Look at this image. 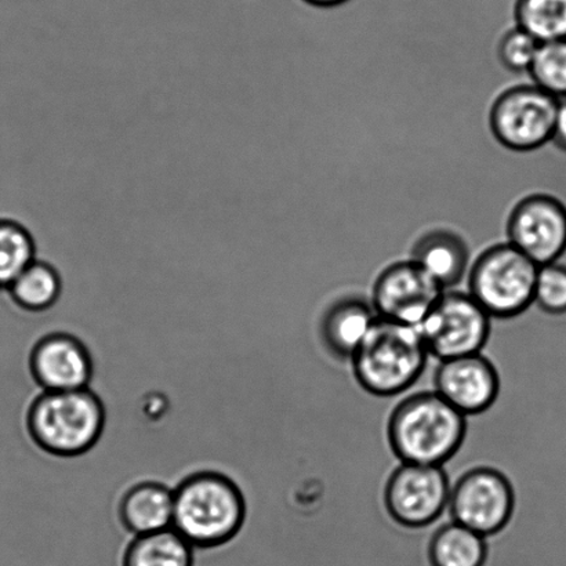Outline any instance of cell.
<instances>
[{
	"label": "cell",
	"mask_w": 566,
	"mask_h": 566,
	"mask_svg": "<svg viewBox=\"0 0 566 566\" xmlns=\"http://www.w3.org/2000/svg\"><path fill=\"white\" fill-rule=\"evenodd\" d=\"M171 528L192 547L216 548L235 539L245 525V493L232 476L214 470L197 471L174 488Z\"/></svg>",
	"instance_id": "1"
},
{
	"label": "cell",
	"mask_w": 566,
	"mask_h": 566,
	"mask_svg": "<svg viewBox=\"0 0 566 566\" xmlns=\"http://www.w3.org/2000/svg\"><path fill=\"white\" fill-rule=\"evenodd\" d=\"M107 426V408L91 387L42 391L33 398L25 427L33 446L60 459L80 458L97 447Z\"/></svg>",
	"instance_id": "2"
},
{
	"label": "cell",
	"mask_w": 566,
	"mask_h": 566,
	"mask_svg": "<svg viewBox=\"0 0 566 566\" xmlns=\"http://www.w3.org/2000/svg\"><path fill=\"white\" fill-rule=\"evenodd\" d=\"M468 418L436 391L403 399L387 424L388 443L402 463L442 465L462 448Z\"/></svg>",
	"instance_id": "3"
},
{
	"label": "cell",
	"mask_w": 566,
	"mask_h": 566,
	"mask_svg": "<svg viewBox=\"0 0 566 566\" xmlns=\"http://www.w3.org/2000/svg\"><path fill=\"white\" fill-rule=\"evenodd\" d=\"M430 353L418 327L377 316L353 355L358 385L375 397H396L420 379Z\"/></svg>",
	"instance_id": "4"
},
{
	"label": "cell",
	"mask_w": 566,
	"mask_h": 566,
	"mask_svg": "<svg viewBox=\"0 0 566 566\" xmlns=\"http://www.w3.org/2000/svg\"><path fill=\"white\" fill-rule=\"evenodd\" d=\"M539 265L512 243L488 248L469 274V293L491 318L510 319L534 304Z\"/></svg>",
	"instance_id": "5"
},
{
	"label": "cell",
	"mask_w": 566,
	"mask_h": 566,
	"mask_svg": "<svg viewBox=\"0 0 566 566\" xmlns=\"http://www.w3.org/2000/svg\"><path fill=\"white\" fill-rule=\"evenodd\" d=\"M558 99L534 83L507 88L492 104L490 127L493 137L515 153L545 147L552 143Z\"/></svg>",
	"instance_id": "6"
},
{
	"label": "cell",
	"mask_w": 566,
	"mask_h": 566,
	"mask_svg": "<svg viewBox=\"0 0 566 566\" xmlns=\"http://www.w3.org/2000/svg\"><path fill=\"white\" fill-rule=\"evenodd\" d=\"M491 321L470 293L446 291L418 329L430 355L446 360L480 354L490 340Z\"/></svg>",
	"instance_id": "7"
},
{
	"label": "cell",
	"mask_w": 566,
	"mask_h": 566,
	"mask_svg": "<svg viewBox=\"0 0 566 566\" xmlns=\"http://www.w3.org/2000/svg\"><path fill=\"white\" fill-rule=\"evenodd\" d=\"M448 509L454 523L484 537L497 535L513 518V484L496 469H471L452 486Z\"/></svg>",
	"instance_id": "8"
},
{
	"label": "cell",
	"mask_w": 566,
	"mask_h": 566,
	"mask_svg": "<svg viewBox=\"0 0 566 566\" xmlns=\"http://www.w3.org/2000/svg\"><path fill=\"white\" fill-rule=\"evenodd\" d=\"M451 490L441 465L401 463L387 480L386 510L405 528H426L448 509Z\"/></svg>",
	"instance_id": "9"
},
{
	"label": "cell",
	"mask_w": 566,
	"mask_h": 566,
	"mask_svg": "<svg viewBox=\"0 0 566 566\" xmlns=\"http://www.w3.org/2000/svg\"><path fill=\"white\" fill-rule=\"evenodd\" d=\"M513 247L537 265L559 262L566 252V205L551 193H532L507 219Z\"/></svg>",
	"instance_id": "10"
},
{
	"label": "cell",
	"mask_w": 566,
	"mask_h": 566,
	"mask_svg": "<svg viewBox=\"0 0 566 566\" xmlns=\"http://www.w3.org/2000/svg\"><path fill=\"white\" fill-rule=\"evenodd\" d=\"M446 292L412 260L388 265L377 276L371 307L380 318L418 327Z\"/></svg>",
	"instance_id": "11"
},
{
	"label": "cell",
	"mask_w": 566,
	"mask_h": 566,
	"mask_svg": "<svg viewBox=\"0 0 566 566\" xmlns=\"http://www.w3.org/2000/svg\"><path fill=\"white\" fill-rule=\"evenodd\" d=\"M28 366L42 391H72L88 388L94 360L87 344L69 332H52L33 344Z\"/></svg>",
	"instance_id": "12"
},
{
	"label": "cell",
	"mask_w": 566,
	"mask_h": 566,
	"mask_svg": "<svg viewBox=\"0 0 566 566\" xmlns=\"http://www.w3.org/2000/svg\"><path fill=\"white\" fill-rule=\"evenodd\" d=\"M434 391L463 413L486 412L501 392L495 365L480 354L441 360L436 369Z\"/></svg>",
	"instance_id": "13"
},
{
	"label": "cell",
	"mask_w": 566,
	"mask_h": 566,
	"mask_svg": "<svg viewBox=\"0 0 566 566\" xmlns=\"http://www.w3.org/2000/svg\"><path fill=\"white\" fill-rule=\"evenodd\" d=\"M174 488L159 481H142L127 488L118 503L119 523L133 536L154 534L174 526Z\"/></svg>",
	"instance_id": "14"
},
{
	"label": "cell",
	"mask_w": 566,
	"mask_h": 566,
	"mask_svg": "<svg viewBox=\"0 0 566 566\" xmlns=\"http://www.w3.org/2000/svg\"><path fill=\"white\" fill-rule=\"evenodd\" d=\"M409 260L424 270L443 291H448L459 285L468 273L470 251L458 232L436 229L418 238Z\"/></svg>",
	"instance_id": "15"
},
{
	"label": "cell",
	"mask_w": 566,
	"mask_h": 566,
	"mask_svg": "<svg viewBox=\"0 0 566 566\" xmlns=\"http://www.w3.org/2000/svg\"><path fill=\"white\" fill-rule=\"evenodd\" d=\"M376 318L374 307L363 298L337 300L322 316V342L336 358L352 359Z\"/></svg>",
	"instance_id": "16"
},
{
	"label": "cell",
	"mask_w": 566,
	"mask_h": 566,
	"mask_svg": "<svg viewBox=\"0 0 566 566\" xmlns=\"http://www.w3.org/2000/svg\"><path fill=\"white\" fill-rule=\"evenodd\" d=\"M6 293L25 313L42 314L59 304L63 296V279L53 264L36 259Z\"/></svg>",
	"instance_id": "17"
},
{
	"label": "cell",
	"mask_w": 566,
	"mask_h": 566,
	"mask_svg": "<svg viewBox=\"0 0 566 566\" xmlns=\"http://www.w3.org/2000/svg\"><path fill=\"white\" fill-rule=\"evenodd\" d=\"M192 547L174 528L133 537L126 547L124 566H193Z\"/></svg>",
	"instance_id": "18"
},
{
	"label": "cell",
	"mask_w": 566,
	"mask_h": 566,
	"mask_svg": "<svg viewBox=\"0 0 566 566\" xmlns=\"http://www.w3.org/2000/svg\"><path fill=\"white\" fill-rule=\"evenodd\" d=\"M486 558V537L454 521L441 526L431 537V566H484Z\"/></svg>",
	"instance_id": "19"
},
{
	"label": "cell",
	"mask_w": 566,
	"mask_h": 566,
	"mask_svg": "<svg viewBox=\"0 0 566 566\" xmlns=\"http://www.w3.org/2000/svg\"><path fill=\"white\" fill-rule=\"evenodd\" d=\"M38 259L35 238L20 221L0 218V292Z\"/></svg>",
	"instance_id": "20"
},
{
	"label": "cell",
	"mask_w": 566,
	"mask_h": 566,
	"mask_svg": "<svg viewBox=\"0 0 566 566\" xmlns=\"http://www.w3.org/2000/svg\"><path fill=\"white\" fill-rule=\"evenodd\" d=\"M514 20L539 43L566 39V0H515Z\"/></svg>",
	"instance_id": "21"
},
{
	"label": "cell",
	"mask_w": 566,
	"mask_h": 566,
	"mask_svg": "<svg viewBox=\"0 0 566 566\" xmlns=\"http://www.w3.org/2000/svg\"><path fill=\"white\" fill-rule=\"evenodd\" d=\"M528 72L534 85L554 97H566V39L541 43Z\"/></svg>",
	"instance_id": "22"
},
{
	"label": "cell",
	"mask_w": 566,
	"mask_h": 566,
	"mask_svg": "<svg viewBox=\"0 0 566 566\" xmlns=\"http://www.w3.org/2000/svg\"><path fill=\"white\" fill-rule=\"evenodd\" d=\"M534 304L546 315L566 314V265H541L537 271Z\"/></svg>",
	"instance_id": "23"
},
{
	"label": "cell",
	"mask_w": 566,
	"mask_h": 566,
	"mask_svg": "<svg viewBox=\"0 0 566 566\" xmlns=\"http://www.w3.org/2000/svg\"><path fill=\"white\" fill-rule=\"evenodd\" d=\"M539 42L518 27L509 30L499 42L497 57L504 69L521 74L534 63Z\"/></svg>",
	"instance_id": "24"
},
{
	"label": "cell",
	"mask_w": 566,
	"mask_h": 566,
	"mask_svg": "<svg viewBox=\"0 0 566 566\" xmlns=\"http://www.w3.org/2000/svg\"><path fill=\"white\" fill-rule=\"evenodd\" d=\"M552 143L566 154V97L558 99L556 122H554Z\"/></svg>",
	"instance_id": "25"
},
{
	"label": "cell",
	"mask_w": 566,
	"mask_h": 566,
	"mask_svg": "<svg viewBox=\"0 0 566 566\" xmlns=\"http://www.w3.org/2000/svg\"><path fill=\"white\" fill-rule=\"evenodd\" d=\"M303 2L313 6V8L333 9L349 2V0H303Z\"/></svg>",
	"instance_id": "26"
}]
</instances>
